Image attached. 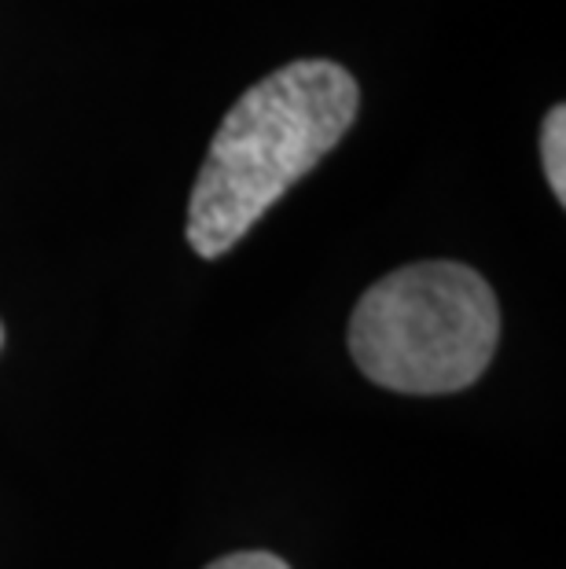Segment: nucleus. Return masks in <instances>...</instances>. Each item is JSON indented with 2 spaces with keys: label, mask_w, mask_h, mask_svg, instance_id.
I'll list each match as a JSON object with an SVG mask.
<instances>
[{
  "label": "nucleus",
  "mask_w": 566,
  "mask_h": 569,
  "mask_svg": "<svg viewBox=\"0 0 566 569\" xmlns=\"http://www.w3.org/2000/svg\"><path fill=\"white\" fill-rule=\"evenodd\" d=\"M360 111V89L331 59H298L239 96L210 140L188 202V243L225 258L265 213L335 151Z\"/></svg>",
  "instance_id": "f257e3e1"
},
{
  "label": "nucleus",
  "mask_w": 566,
  "mask_h": 569,
  "mask_svg": "<svg viewBox=\"0 0 566 569\" xmlns=\"http://www.w3.org/2000/svg\"><path fill=\"white\" fill-rule=\"evenodd\" d=\"M500 342L493 287L460 261H419L365 290L349 320V353L394 393H460Z\"/></svg>",
  "instance_id": "f03ea898"
},
{
  "label": "nucleus",
  "mask_w": 566,
  "mask_h": 569,
  "mask_svg": "<svg viewBox=\"0 0 566 569\" xmlns=\"http://www.w3.org/2000/svg\"><path fill=\"white\" fill-rule=\"evenodd\" d=\"M540 162L556 199L566 202V107L556 103L540 126Z\"/></svg>",
  "instance_id": "7ed1b4c3"
},
{
  "label": "nucleus",
  "mask_w": 566,
  "mask_h": 569,
  "mask_svg": "<svg viewBox=\"0 0 566 569\" xmlns=\"http://www.w3.org/2000/svg\"><path fill=\"white\" fill-rule=\"evenodd\" d=\"M207 569H291V566L272 551H232L225 559L210 562Z\"/></svg>",
  "instance_id": "20e7f679"
},
{
  "label": "nucleus",
  "mask_w": 566,
  "mask_h": 569,
  "mask_svg": "<svg viewBox=\"0 0 566 569\" xmlns=\"http://www.w3.org/2000/svg\"><path fill=\"white\" fill-rule=\"evenodd\" d=\"M0 346H4V323H0Z\"/></svg>",
  "instance_id": "39448f33"
}]
</instances>
